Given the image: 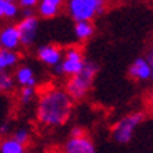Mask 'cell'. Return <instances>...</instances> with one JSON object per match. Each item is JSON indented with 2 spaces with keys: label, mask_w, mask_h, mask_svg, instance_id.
<instances>
[{
  "label": "cell",
  "mask_w": 153,
  "mask_h": 153,
  "mask_svg": "<svg viewBox=\"0 0 153 153\" xmlns=\"http://www.w3.org/2000/svg\"><path fill=\"white\" fill-rule=\"evenodd\" d=\"M23 16L24 17H31V16H34V13H33V10L31 9H24Z\"/></svg>",
  "instance_id": "603a6c76"
},
{
  "label": "cell",
  "mask_w": 153,
  "mask_h": 153,
  "mask_svg": "<svg viewBox=\"0 0 153 153\" xmlns=\"http://www.w3.org/2000/svg\"><path fill=\"white\" fill-rule=\"evenodd\" d=\"M19 55L14 49H6L1 48L0 49V70L1 72H7V70L13 69L14 66L19 63Z\"/></svg>",
  "instance_id": "7c38bea8"
},
{
  "label": "cell",
  "mask_w": 153,
  "mask_h": 153,
  "mask_svg": "<svg viewBox=\"0 0 153 153\" xmlns=\"http://www.w3.org/2000/svg\"><path fill=\"white\" fill-rule=\"evenodd\" d=\"M145 115L142 112H132L129 115L122 117L111 129V138L118 143H128L131 142L136 126L142 124Z\"/></svg>",
  "instance_id": "277c9868"
},
{
  "label": "cell",
  "mask_w": 153,
  "mask_h": 153,
  "mask_svg": "<svg viewBox=\"0 0 153 153\" xmlns=\"http://www.w3.org/2000/svg\"><path fill=\"white\" fill-rule=\"evenodd\" d=\"M17 28L20 31V37H21V45L24 47H31L37 38L38 33V20L37 17H24L19 24Z\"/></svg>",
  "instance_id": "8992f818"
},
{
  "label": "cell",
  "mask_w": 153,
  "mask_h": 153,
  "mask_svg": "<svg viewBox=\"0 0 153 153\" xmlns=\"http://www.w3.org/2000/svg\"><path fill=\"white\" fill-rule=\"evenodd\" d=\"M128 73L132 79L145 82V80H149L153 76V68L150 65V62L148 60V58H138L129 66Z\"/></svg>",
  "instance_id": "ba28073f"
},
{
  "label": "cell",
  "mask_w": 153,
  "mask_h": 153,
  "mask_svg": "<svg viewBox=\"0 0 153 153\" xmlns=\"http://www.w3.org/2000/svg\"><path fill=\"white\" fill-rule=\"evenodd\" d=\"M13 136L19 140V142H21L23 145H27L28 142H30V131H28L27 128H20V129H17L14 132Z\"/></svg>",
  "instance_id": "d6986e66"
},
{
  "label": "cell",
  "mask_w": 153,
  "mask_h": 153,
  "mask_svg": "<svg viewBox=\"0 0 153 153\" xmlns=\"http://www.w3.org/2000/svg\"><path fill=\"white\" fill-rule=\"evenodd\" d=\"M59 11V7L55 4H51V3H48L45 0H41L39 1V6H38V13L39 16L42 17H45V19H52V17H55L56 14Z\"/></svg>",
  "instance_id": "2e32d148"
},
{
  "label": "cell",
  "mask_w": 153,
  "mask_h": 153,
  "mask_svg": "<svg viewBox=\"0 0 153 153\" xmlns=\"http://www.w3.org/2000/svg\"><path fill=\"white\" fill-rule=\"evenodd\" d=\"M152 79H153V76H152Z\"/></svg>",
  "instance_id": "83f0119b"
},
{
  "label": "cell",
  "mask_w": 153,
  "mask_h": 153,
  "mask_svg": "<svg viewBox=\"0 0 153 153\" xmlns=\"http://www.w3.org/2000/svg\"><path fill=\"white\" fill-rule=\"evenodd\" d=\"M14 79H16V77L11 76L10 73L1 72V74H0V90H1V91H6V93L11 91L14 88V86H16V82H17V80H14Z\"/></svg>",
  "instance_id": "e0dca14e"
},
{
  "label": "cell",
  "mask_w": 153,
  "mask_h": 153,
  "mask_svg": "<svg viewBox=\"0 0 153 153\" xmlns=\"http://www.w3.org/2000/svg\"><path fill=\"white\" fill-rule=\"evenodd\" d=\"M94 34V27L90 21H76L74 25V35L80 41H86L91 38Z\"/></svg>",
  "instance_id": "4fadbf2b"
},
{
  "label": "cell",
  "mask_w": 153,
  "mask_h": 153,
  "mask_svg": "<svg viewBox=\"0 0 153 153\" xmlns=\"http://www.w3.org/2000/svg\"><path fill=\"white\" fill-rule=\"evenodd\" d=\"M98 72V65L93 60L86 59L83 69L80 73L70 76V79L66 82L65 90L73 100H82L88 94L90 88L93 86V80Z\"/></svg>",
  "instance_id": "7a4b0ae2"
},
{
  "label": "cell",
  "mask_w": 153,
  "mask_h": 153,
  "mask_svg": "<svg viewBox=\"0 0 153 153\" xmlns=\"http://www.w3.org/2000/svg\"><path fill=\"white\" fill-rule=\"evenodd\" d=\"M73 98L66 90L47 88L44 90L37 104V120L45 126H60L69 120L73 108Z\"/></svg>",
  "instance_id": "6da1fadb"
},
{
  "label": "cell",
  "mask_w": 153,
  "mask_h": 153,
  "mask_svg": "<svg viewBox=\"0 0 153 153\" xmlns=\"http://www.w3.org/2000/svg\"><path fill=\"white\" fill-rule=\"evenodd\" d=\"M24 153H27V152H24Z\"/></svg>",
  "instance_id": "f1b7e54d"
},
{
  "label": "cell",
  "mask_w": 153,
  "mask_h": 153,
  "mask_svg": "<svg viewBox=\"0 0 153 153\" xmlns=\"http://www.w3.org/2000/svg\"><path fill=\"white\" fill-rule=\"evenodd\" d=\"M148 60L150 62V65H152V68H153V48L149 51V53H148Z\"/></svg>",
  "instance_id": "d4e9b609"
},
{
  "label": "cell",
  "mask_w": 153,
  "mask_h": 153,
  "mask_svg": "<svg viewBox=\"0 0 153 153\" xmlns=\"http://www.w3.org/2000/svg\"><path fill=\"white\" fill-rule=\"evenodd\" d=\"M17 14H19V7L14 1L0 0V16L3 19H14Z\"/></svg>",
  "instance_id": "9a60e30c"
},
{
  "label": "cell",
  "mask_w": 153,
  "mask_h": 153,
  "mask_svg": "<svg viewBox=\"0 0 153 153\" xmlns=\"http://www.w3.org/2000/svg\"><path fill=\"white\" fill-rule=\"evenodd\" d=\"M84 135V129L82 126H73L70 129V136H83Z\"/></svg>",
  "instance_id": "44dd1931"
},
{
  "label": "cell",
  "mask_w": 153,
  "mask_h": 153,
  "mask_svg": "<svg viewBox=\"0 0 153 153\" xmlns=\"http://www.w3.org/2000/svg\"><path fill=\"white\" fill-rule=\"evenodd\" d=\"M45 1H48V3H51V4H55L59 7L60 4H62V0H45Z\"/></svg>",
  "instance_id": "484cf974"
},
{
  "label": "cell",
  "mask_w": 153,
  "mask_h": 153,
  "mask_svg": "<svg viewBox=\"0 0 153 153\" xmlns=\"http://www.w3.org/2000/svg\"><path fill=\"white\" fill-rule=\"evenodd\" d=\"M86 59L83 58V52L77 47H70L68 48L63 53V59H62V69L63 74L66 76H74V74L80 73V70L83 69Z\"/></svg>",
  "instance_id": "5b68a950"
},
{
  "label": "cell",
  "mask_w": 153,
  "mask_h": 153,
  "mask_svg": "<svg viewBox=\"0 0 153 153\" xmlns=\"http://www.w3.org/2000/svg\"><path fill=\"white\" fill-rule=\"evenodd\" d=\"M14 77H16L17 83H19L21 87H25V86H35V84H37L34 70L31 69L30 66L24 65V66L17 68L16 73H14Z\"/></svg>",
  "instance_id": "8fae6325"
},
{
  "label": "cell",
  "mask_w": 153,
  "mask_h": 153,
  "mask_svg": "<svg viewBox=\"0 0 153 153\" xmlns=\"http://www.w3.org/2000/svg\"><path fill=\"white\" fill-rule=\"evenodd\" d=\"M105 0H69L68 10L74 21H91L104 11Z\"/></svg>",
  "instance_id": "3957f363"
},
{
  "label": "cell",
  "mask_w": 153,
  "mask_h": 153,
  "mask_svg": "<svg viewBox=\"0 0 153 153\" xmlns=\"http://www.w3.org/2000/svg\"><path fill=\"white\" fill-rule=\"evenodd\" d=\"M10 1H14V3H16V1H20V0H10Z\"/></svg>",
  "instance_id": "4316f807"
},
{
  "label": "cell",
  "mask_w": 153,
  "mask_h": 153,
  "mask_svg": "<svg viewBox=\"0 0 153 153\" xmlns=\"http://www.w3.org/2000/svg\"><path fill=\"white\" fill-rule=\"evenodd\" d=\"M148 104H149V108H150V111L153 112V90L150 91V94H149V97H148Z\"/></svg>",
  "instance_id": "7402d4cb"
},
{
  "label": "cell",
  "mask_w": 153,
  "mask_h": 153,
  "mask_svg": "<svg viewBox=\"0 0 153 153\" xmlns=\"http://www.w3.org/2000/svg\"><path fill=\"white\" fill-rule=\"evenodd\" d=\"M0 45L6 49H17L21 45V37L17 25H7L0 33Z\"/></svg>",
  "instance_id": "30bf717a"
},
{
  "label": "cell",
  "mask_w": 153,
  "mask_h": 153,
  "mask_svg": "<svg viewBox=\"0 0 153 153\" xmlns=\"http://www.w3.org/2000/svg\"><path fill=\"white\" fill-rule=\"evenodd\" d=\"M37 58L47 66H56L62 62V51L55 45H42L37 49Z\"/></svg>",
  "instance_id": "9c48e42d"
},
{
  "label": "cell",
  "mask_w": 153,
  "mask_h": 153,
  "mask_svg": "<svg viewBox=\"0 0 153 153\" xmlns=\"http://www.w3.org/2000/svg\"><path fill=\"white\" fill-rule=\"evenodd\" d=\"M24 146L16 138H4L0 143V153H24Z\"/></svg>",
  "instance_id": "5bb4252c"
},
{
  "label": "cell",
  "mask_w": 153,
  "mask_h": 153,
  "mask_svg": "<svg viewBox=\"0 0 153 153\" xmlns=\"http://www.w3.org/2000/svg\"><path fill=\"white\" fill-rule=\"evenodd\" d=\"M35 97V86H25L20 91V102L23 105H27Z\"/></svg>",
  "instance_id": "ac0fdd59"
},
{
  "label": "cell",
  "mask_w": 153,
  "mask_h": 153,
  "mask_svg": "<svg viewBox=\"0 0 153 153\" xmlns=\"http://www.w3.org/2000/svg\"><path fill=\"white\" fill-rule=\"evenodd\" d=\"M7 131H9V125H7V124H3V125H1V128H0V132H1V135L7 134Z\"/></svg>",
  "instance_id": "cb8c5ba5"
},
{
  "label": "cell",
  "mask_w": 153,
  "mask_h": 153,
  "mask_svg": "<svg viewBox=\"0 0 153 153\" xmlns=\"http://www.w3.org/2000/svg\"><path fill=\"white\" fill-rule=\"evenodd\" d=\"M19 3L23 9H33L34 6H37L38 0H20Z\"/></svg>",
  "instance_id": "ffe728a7"
},
{
  "label": "cell",
  "mask_w": 153,
  "mask_h": 153,
  "mask_svg": "<svg viewBox=\"0 0 153 153\" xmlns=\"http://www.w3.org/2000/svg\"><path fill=\"white\" fill-rule=\"evenodd\" d=\"M63 153H96V146L88 136H70L63 146Z\"/></svg>",
  "instance_id": "52a82bcc"
}]
</instances>
